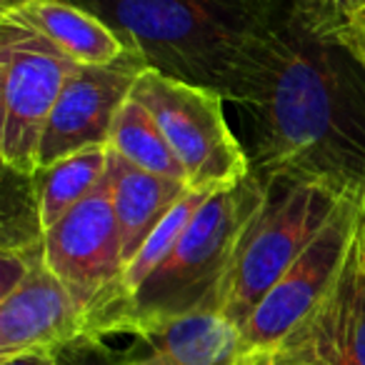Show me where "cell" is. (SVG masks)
Listing matches in <instances>:
<instances>
[{
  "label": "cell",
  "mask_w": 365,
  "mask_h": 365,
  "mask_svg": "<svg viewBox=\"0 0 365 365\" xmlns=\"http://www.w3.org/2000/svg\"><path fill=\"white\" fill-rule=\"evenodd\" d=\"M248 113L250 168L260 180L320 182L365 198V66L318 36L293 0L273 28L263 83Z\"/></svg>",
  "instance_id": "cell-1"
},
{
  "label": "cell",
  "mask_w": 365,
  "mask_h": 365,
  "mask_svg": "<svg viewBox=\"0 0 365 365\" xmlns=\"http://www.w3.org/2000/svg\"><path fill=\"white\" fill-rule=\"evenodd\" d=\"M130 43L148 68L245 108L263 83L288 0H76Z\"/></svg>",
  "instance_id": "cell-2"
},
{
  "label": "cell",
  "mask_w": 365,
  "mask_h": 365,
  "mask_svg": "<svg viewBox=\"0 0 365 365\" xmlns=\"http://www.w3.org/2000/svg\"><path fill=\"white\" fill-rule=\"evenodd\" d=\"M265 195V180L250 173L240 185L213 193L195 213L168 260L133 293L118 333L193 310H213L215 290L225 275L245 220Z\"/></svg>",
  "instance_id": "cell-3"
},
{
  "label": "cell",
  "mask_w": 365,
  "mask_h": 365,
  "mask_svg": "<svg viewBox=\"0 0 365 365\" xmlns=\"http://www.w3.org/2000/svg\"><path fill=\"white\" fill-rule=\"evenodd\" d=\"M348 195L298 180H265V195L235 240L213 310L240 325Z\"/></svg>",
  "instance_id": "cell-4"
},
{
  "label": "cell",
  "mask_w": 365,
  "mask_h": 365,
  "mask_svg": "<svg viewBox=\"0 0 365 365\" xmlns=\"http://www.w3.org/2000/svg\"><path fill=\"white\" fill-rule=\"evenodd\" d=\"M133 98L155 118L190 190L213 195L235 188L253 173L245 143L225 118L220 93L145 68Z\"/></svg>",
  "instance_id": "cell-5"
},
{
  "label": "cell",
  "mask_w": 365,
  "mask_h": 365,
  "mask_svg": "<svg viewBox=\"0 0 365 365\" xmlns=\"http://www.w3.org/2000/svg\"><path fill=\"white\" fill-rule=\"evenodd\" d=\"M46 263L66 283L86 318V345L115 335L125 313L120 233L113 210L110 178L43 233Z\"/></svg>",
  "instance_id": "cell-6"
},
{
  "label": "cell",
  "mask_w": 365,
  "mask_h": 365,
  "mask_svg": "<svg viewBox=\"0 0 365 365\" xmlns=\"http://www.w3.org/2000/svg\"><path fill=\"white\" fill-rule=\"evenodd\" d=\"M76 68L41 33L0 16V158L18 178L31 180L41 168L43 133Z\"/></svg>",
  "instance_id": "cell-7"
},
{
  "label": "cell",
  "mask_w": 365,
  "mask_h": 365,
  "mask_svg": "<svg viewBox=\"0 0 365 365\" xmlns=\"http://www.w3.org/2000/svg\"><path fill=\"white\" fill-rule=\"evenodd\" d=\"M365 218V198L348 195L240 325V350H273L318 305Z\"/></svg>",
  "instance_id": "cell-8"
},
{
  "label": "cell",
  "mask_w": 365,
  "mask_h": 365,
  "mask_svg": "<svg viewBox=\"0 0 365 365\" xmlns=\"http://www.w3.org/2000/svg\"><path fill=\"white\" fill-rule=\"evenodd\" d=\"M273 353L283 365H365L363 223L328 293Z\"/></svg>",
  "instance_id": "cell-9"
},
{
  "label": "cell",
  "mask_w": 365,
  "mask_h": 365,
  "mask_svg": "<svg viewBox=\"0 0 365 365\" xmlns=\"http://www.w3.org/2000/svg\"><path fill=\"white\" fill-rule=\"evenodd\" d=\"M148 68L140 53L106 68L78 66L68 78L41 143V168L91 145H103L123 103ZM38 168V170H41Z\"/></svg>",
  "instance_id": "cell-10"
},
{
  "label": "cell",
  "mask_w": 365,
  "mask_h": 365,
  "mask_svg": "<svg viewBox=\"0 0 365 365\" xmlns=\"http://www.w3.org/2000/svg\"><path fill=\"white\" fill-rule=\"evenodd\" d=\"M78 343H86L83 310L43 253L23 283L0 298V358L28 350L63 353Z\"/></svg>",
  "instance_id": "cell-11"
},
{
  "label": "cell",
  "mask_w": 365,
  "mask_h": 365,
  "mask_svg": "<svg viewBox=\"0 0 365 365\" xmlns=\"http://www.w3.org/2000/svg\"><path fill=\"white\" fill-rule=\"evenodd\" d=\"M118 365H230L240 353V328L218 310H193L143 325Z\"/></svg>",
  "instance_id": "cell-12"
},
{
  "label": "cell",
  "mask_w": 365,
  "mask_h": 365,
  "mask_svg": "<svg viewBox=\"0 0 365 365\" xmlns=\"http://www.w3.org/2000/svg\"><path fill=\"white\" fill-rule=\"evenodd\" d=\"M6 16L41 33L51 46L83 68L115 66L138 53L115 28L76 0H31Z\"/></svg>",
  "instance_id": "cell-13"
},
{
  "label": "cell",
  "mask_w": 365,
  "mask_h": 365,
  "mask_svg": "<svg viewBox=\"0 0 365 365\" xmlns=\"http://www.w3.org/2000/svg\"><path fill=\"white\" fill-rule=\"evenodd\" d=\"M108 178H110L113 210H115L118 233H120L123 260L128 268L148 240V235L160 225V220L170 213L178 200L190 193V188L175 178L140 170L113 150Z\"/></svg>",
  "instance_id": "cell-14"
},
{
  "label": "cell",
  "mask_w": 365,
  "mask_h": 365,
  "mask_svg": "<svg viewBox=\"0 0 365 365\" xmlns=\"http://www.w3.org/2000/svg\"><path fill=\"white\" fill-rule=\"evenodd\" d=\"M110 165V145H91L46 165L31 178L33 215L41 233L61 223L101 185Z\"/></svg>",
  "instance_id": "cell-15"
},
{
  "label": "cell",
  "mask_w": 365,
  "mask_h": 365,
  "mask_svg": "<svg viewBox=\"0 0 365 365\" xmlns=\"http://www.w3.org/2000/svg\"><path fill=\"white\" fill-rule=\"evenodd\" d=\"M108 145L115 155L128 160L130 165L140 168V170L155 173V175L175 178V180L185 182V173H182L180 163H178L175 153L170 150L165 135L158 128L155 118L150 115L145 106L135 98H128L123 108L118 110L115 120L110 128V138ZM188 185V182H185Z\"/></svg>",
  "instance_id": "cell-16"
},
{
  "label": "cell",
  "mask_w": 365,
  "mask_h": 365,
  "mask_svg": "<svg viewBox=\"0 0 365 365\" xmlns=\"http://www.w3.org/2000/svg\"><path fill=\"white\" fill-rule=\"evenodd\" d=\"M210 195L205 193H195L190 190L188 195L182 200H178L175 205L170 208V213L160 220L155 230L148 235V240L143 243V248L138 250V255L130 260V265L125 268V275H123V293H125V313H128V305H130V298L150 273H155L163 263L168 260V255L175 250L178 240L182 238V233L188 230V225L193 223L195 213L203 208V203L208 200ZM123 313V318H125ZM123 325V320H120ZM120 330V328H118ZM118 335V333H115Z\"/></svg>",
  "instance_id": "cell-17"
},
{
  "label": "cell",
  "mask_w": 365,
  "mask_h": 365,
  "mask_svg": "<svg viewBox=\"0 0 365 365\" xmlns=\"http://www.w3.org/2000/svg\"><path fill=\"white\" fill-rule=\"evenodd\" d=\"M293 3L300 18L318 36H330L365 6V0H293Z\"/></svg>",
  "instance_id": "cell-18"
},
{
  "label": "cell",
  "mask_w": 365,
  "mask_h": 365,
  "mask_svg": "<svg viewBox=\"0 0 365 365\" xmlns=\"http://www.w3.org/2000/svg\"><path fill=\"white\" fill-rule=\"evenodd\" d=\"M325 38H333L338 41L340 46H345L360 63L365 66V6L360 8L355 16H350L338 31H333L330 36Z\"/></svg>",
  "instance_id": "cell-19"
},
{
  "label": "cell",
  "mask_w": 365,
  "mask_h": 365,
  "mask_svg": "<svg viewBox=\"0 0 365 365\" xmlns=\"http://www.w3.org/2000/svg\"><path fill=\"white\" fill-rule=\"evenodd\" d=\"M0 365H61V353H48V350H28L0 358Z\"/></svg>",
  "instance_id": "cell-20"
},
{
  "label": "cell",
  "mask_w": 365,
  "mask_h": 365,
  "mask_svg": "<svg viewBox=\"0 0 365 365\" xmlns=\"http://www.w3.org/2000/svg\"><path fill=\"white\" fill-rule=\"evenodd\" d=\"M230 365H283L273 350H240Z\"/></svg>",
  "instance_id": "cell-21"
},
{
  "label": "cell",
  "mask_w": 365,
  "mask_h": 365,
  "mask_svg": "<svg viewBox=\"0 0 365 365\" xmlns=\"http://www.w3.org/2000/svg\"><path fill=\"white\" fill-rule=\"evenodd\" d=\"M26 3H31V0H0V16H6V13H16L18 8H23Z\"/></svg>",
  "instance_id": "cell-22"
},
{
  "label": "cell",
  "mask_w": 365,
  "mask_h": 365,
  "mask_svg": "<svg viewBox=\"0 0 365 365\" xmlns=\"http://www.w3.org/2000/svg\"><path fill=\"white\" fill-rule=\"evenodd\" d=\"M363 243H365V218H363Z\"/></svg>",
  "instance_id": "cell-23"
}]
</instances>
